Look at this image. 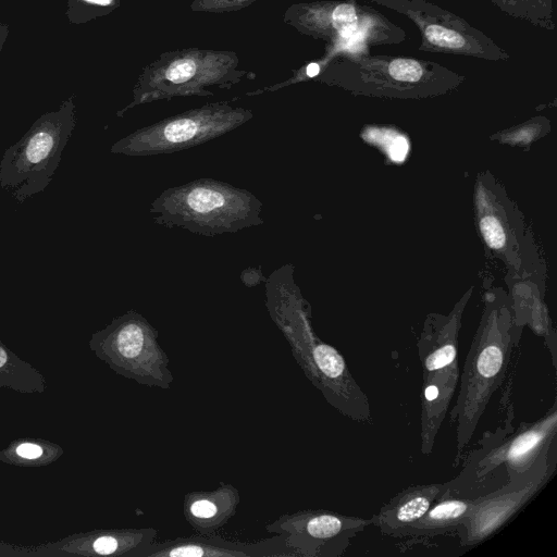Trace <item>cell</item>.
<instances>
[{
  "label": "cell",
  "mask_w": 557,
  "mask_h": 557,
  "mask_svg": "<svg viewBox=\"0 0 557 557\" xmlns=\"http://www.w3.org/2000/svg\"><path fill=\"white\" fill-rule=\"evenodd\" d=\"M295 267L287 263L265 280V308L288 343L294 359L324 399L346 418L371 421L368 396L354 379L343 355L322 341L311 322V306L294 277Z\"/></svg>",
  "instance_id": "1"
},
{
  "label": "cell",
  "mask_w": 557,
  "mask_h": 557,
  "mask_svg": "<svg viewBox=\"0 0 557 557\" xmlns=\"http://www.w3.org/2000/svg\"><path fill=\"white\" fill-rule=\"evenodd\" d=\"M521 333L509 294L486 277L482 314L459 375V392L450 413L456 422L454 467L461 463L492 395L503 383Z\"/></svg>",
  "instance_id": "2"
},
{
  "label": "cell",
  "mask_w": 557,
  "mask_h": 557,
  "mask_svg": "<svg viewBox=\"0 0 557 557\" xmlns=\"http://www.w3.org/2000/svg\"><path fill=\"white\" fill-rule=\"evenodd\" d=\"M315 79L354 96L425 99L457 90L466 77L430 60L342 52L325 63Z\"/></svg>",
  "instance_id": "3"
},
{
  "label": "cell",
  "mask_w": 557,
  "mask_h": 557,
  "mask_svg": "<svg viewBox=\"0 0 557 557\" xmlns=\"http://www.w3.org/2000/svg\"><path fill=\"white\" fill-rule=\"evenodd\" d=\"M252 193L214 178H198L162 191L150 205L154 223L215 236L264 223Z\"/></svg>",
  "instance_id": "4"
},
{
  "label": "cell",
  "mask_w": 557,
  "mask_h": 557,
  "mask_svg": "<svg viewBox=\"0 0 557 557\" xmlns=\"http://www.w3.org/2000/svg\"><path fill=\"white\" fill-rule=\"evenodd\" d=\"M234 51L184 48L161 53L143 67L132 90V100L116 112L175 97H209L216 89H231L248 71L239 67Z\"/></svg>",
  "instance_id": "5"
},
{
  "label": "cell",
  "mask_w": 557,
  "mask_h": 557,
  "mask_svg": "<svg viewBox=\"0 0 557 557\" xmlns=\"http://www.w3.org/2000/svg\"><path fill=\"white\" fill-rule=\"evenodd\" d=\"M471 286L446 313H429L417 341L422 367L421 453L430 456L459 380L458 342Z\"/></svg>",
  "instance_id": "6"
},
{
  "label": "cell",
  "mask_w": 557,
  "mask_h": 557,
  "mask_svg": "<svg viewBox=\"0 0 557 557\" xmlns=\"http://www.w3.org/2000/svg\"><path fill=\"white\" fill-rule=\"evenodd\" d=\"M473 215L486 255L503 262L510 280L539 282L544 264L532 234L522 212L490 171L475 177Z\"/></svg>",
  "instance_id": "7"
},
{
  "label": "cell",
  "mask_w": 557,
  "mask_h": 557,
  "mask_svg": "<svg viewBox=\"0 0 557 557\" xmlns=\"http://www.w3.org/2000/svg\"><path fill=\"white\" fill-rule=\"evenodd\" d=\"M283 21L299 33L325 41L326 59L341 52H368L369 46L395 45L406 33L357 0H319L290 5Z\"/></svg>",
  "instance_id": "8"
},
{
  "label": "cell",
  "mask_w": 557,
  "mask_h": 557,
  "mask_svg": "<svg viewBox=\"0 0 557 557\" xmlns=\"http://www.w3.org/2000/svg\"><path fill=\"white\" fill-rule=\"evenodd\" d=\"M76 125L74 97L40 115L0 161V187L20 203L44 191Z\"/></svg>",
  "instance_id": "9"
},
{
  "label": "cell",
  "mask_w": 557,
  "mask_h": 557,
  "mask_svg": "<svg viewBox=\"0 0 557 557\" xmlns=\"http://www.w3.org/2000/svg\"><path fill=\"white\" fill-rule=\"evenodd\" d=\"M556 432L557 404L554 401L533 422L520 423L513 430L498 428L494 433H484L480 447L462 459L461 471L448 481V493L470 496V492L502 466H505L507 475L528 469L542 450L556 441Z\"/></svg>",
  "instance_id": "10"
},
{
  "label": "cell",
  "mask_w": 557,
  "mask_h": 557,
  "mask_svg": "<svg viewBox=\"0 0 557 557\" xmlns=\"http://www.w3.org/2000/svg\"><path fill=\"white\" fill-rule=\"evenodd\" d=\"M252 116L251 110L228 101L206 103L136 129L114 143L111 152L131 157L173 153L218 138Z\"/></svg>",
  "instance_id": "11"
},
{
  "label": "cell",
  "mask_w": 557,
  "mask_h": 557,
  "mask_svg": "<svg viewBox=\"0 0 557 557\" xmlns=\"http://www.w3.org/2000/svg\"><path fill=\"white\" fill-rule=\"evenodd\" d=\"M556 469V441L547 445L525 470L508 475L507 483L474 505L457 529L460 545H478L508 523L549 482Z\"/></svg>",
  "instance_id": "12"
},
{
  "label": "cell",
  "mask_w": 557,
  "mask_h": 557,
  "mask_svg": "<svg viewBox=\"0 0 557 557\" xmlns=\"http://www.w3.org/2000/svg\"><path fill=\"white\" fill-rule=\"evenodd\" d=\"M158 330L139 312L128 310L101 333V349L122 375L148 387L169 389L174 381L170 358Z\"/></svg>",
  "instance_id": "13"
},
{
  "label": "cell",
  "mask_w": 557,
  "mask_h": 557,
  "mask_svg": "<svg viewBox=\"0 0 557 557\" xmlns=\"http://www.w3.org/2000/svg\"><path fill=\"white\" fill-rule=\"evenodd\" d=\"M411 20L421 34L420 51L506 61L510 57L465 18L428 0H371Z\"/></svg>",
  "instance_id": "14"
},
{
  "label": "cell",
  "mask_w": 557,
  "mask_h": 557,
  "mask_svg": "<svg viewBox=\"0 0 557 557\" xmlns=\"http://www.w3.org/2000/svg\"><path fill=\"white\" fill-rule=\"evenodd\" d=\"M369 519L325 509L282 513L265 531L285 534L287 545L298 557H335L344 554L350 541L367 527Z\"/></svg>",
  "instance_id": "15"
},
{
  "label": "cell",
  "mask_w": 557,
  "mask_h": 557,
  "mask_svg": "<svg viewBox=\"0 0 557 557\" xmlns=\"http://www.w3.org/2000/svg\"><path fill=\"white\" fill-rule=\"evenodd\" d=\"M132 557H298L286 543L285 534L257 542L227 540L216 534L153 541Z\"/></svg>",
  "instance_id": "16"
},
{
  "label": "cell",
  "mask_w": 557,
  "mask_h": 557,
  "mask_svg": "<svg viewBox=\"0 0 557 557\" xmlns=\"http://www.w3.org/2000/svg\"><path fill=\"white\" fill-rule=\"evenodd\" d=\"M239 502L238 488L221 481L213 490L186 493L183 499V513L197 534L209 535L215 533L235 516Z\"/></svg>",
  "instance_id": "17"
},
{
  "label": "cell",
  "mask_w": 557,
  "mask_h": 557,
  "mask_svg": "<svg viewBox=\"0 0 557 557\" xmlns=\"http://www.w3.org/2000/svg\"><path fill=\"white\" fill-rule=\"evenodd\" d=\"M447 492L448 482L409 485L372 516L373 524L382 534L393 536L400 529L420 519Z\"/></svg>",
  "instance_id": "18"
},
{
  "label": "cell",
  "mask_w": 557,
  "mask_h": 557,
  "mask_svg": "<svg viewBox=\"0 0 557 557\" xmlns=\"http://www.w3.org/2000/svg\"><path fill=\"white\" fill-rule=\"evenodd\" d=\"M475 499L476 496L455 495L447 492L420 519L400 529L392 537H432L457 531L472 509Z\"/></svg>",
  "instance_id": "19"
},
{
  "label": "cell",
  "mask_w": 557,
  "mask_h": 557,
  "mask_svg": "<svg viewBox=\"0 0 557 557\" xmlns=\"http://www.w3.org/2000/svg\"><path fill=\"white\" fill-rule=\"evenodd\" d=\"M504 13L533 26L554 30L553 0H490Z\"/></svg>",
  "instance_id": "20"
},
{
  "label": "cell",
  "mask_w": 557,
  "mask_h": 557,
  "mask_svg": "<svg viewBox=\"0 0 557 557\" xmlns=\"http://www.w3.org/2000/svg\"><path fill=\"white\" fill-rule=\"evenodd\" d=\"M120 5V0H67L65 15L70 23L78 25L109 15Z\"/></svg>",
  "instance_id": "21"
},
{
  "label": "cell",
  "mask_w": 557,
  "mask_h": 557,
  "mask_svg": "<svg viewBox=\"0 0 557 557\" xmlns=\"http://www.w3.org/2000/svg\"><path fill=\"white\" fill-rule=\"evenodd\" d=\"M257 0H194L190 4L193 12L226 13L239 11Z\"/></svg>",
  "instance_id": "22"
},
{
  "label": "cell",
  "mask_w": 557,
  "mask_h": 557,
  "mask_svg": "<svg viewBox=\"0 0 557 557\" xmlns=\"http://www.w3.org/2000/svg\"><path fill=\"white\" fill-rule=\"evenodd\" d=\"M240 280L246 286L251 287L265 282L267 277L263 276L260 268H248L242 272Z\"/></svg>",
  "instance_id": "23"
},
{
  "label": "cell",
  "mask_w": 557,
  "mask_h": 557,
  "mask_svg": "<svg viewBox=\"0 0 557 557\" xmlns=\"http://www.w3.org/2000/svg\"><path fill=\"white\" fill-rule=\"evenodd\" d=\"M18 456L26 459H35L41 456L42 449L40 446L32 443H23L16 448Z\"/></svg>",
  "instance_id": "24"
},
{
  "label": "cell",
  "mask_w": 557,
  "mask_h": 557,
  "mask_svg": "<svg viewBox=\"0 0 557 557\" xmlns=\"http://www.w3.org/2000/svg\"><path fill=\"white\" fill-rule=\"evenodd\" d=\"M9 25L4 23H0V53L3 48V45L9 36Z\"/></svg>",
  "instance_id": "25"
},
{
  "label": "cell",
  "mask_w": 557,
  "mask_h": 557,
  "mask_svg": "<svg viewBox=\"0 0 557 557\" xmlns=\"http://www.w3.org/2000/svg\"><path fill=\"white\" fill-rule=\"evenodd\" d=\"M7 361V354L5 351L0 347V367L4 364Z\"/></svg>",
  "instance_id": "26"
}]
</instances>
